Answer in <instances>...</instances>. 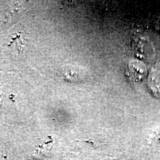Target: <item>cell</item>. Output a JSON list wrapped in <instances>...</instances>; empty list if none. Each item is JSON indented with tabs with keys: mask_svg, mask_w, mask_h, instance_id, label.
Segmentation results:
<instances>
[{
	"mask_svg": "<svg viewBox=\"0 0 160 160\" xmlns=\"http://www.w3.org/2000/svg\"><path fill=\"white\" fill-rule=\"evenodd\" d=\"M148 86L155 96H160V72L157 69H152L150 72Z\"/></svg>",
	"mask_w": 160,
	"mask_h": 160,
	"instance_id": "1",
	"label": "cell"
}]
</instances>
